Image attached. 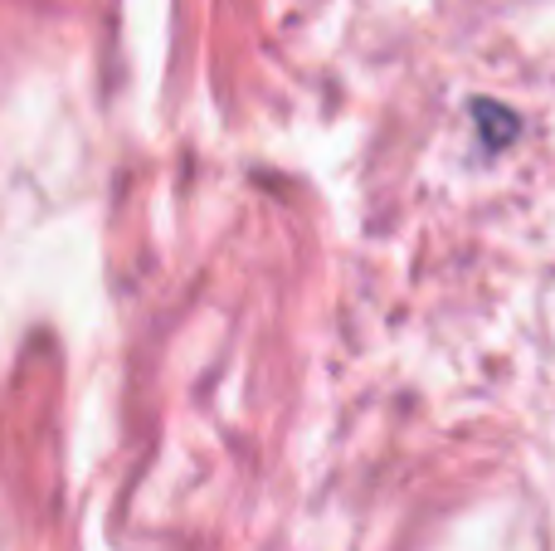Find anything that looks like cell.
I'll list each match as a JSON object with an SVG mask.
<instances>
[{"label": "cell", "mask_w": 555, "mask_h": 551, "mask_svg": "<svg viewBox=\"0 0 555 551\" xmlns=\"http://www.w3.org/2000/svg\"><path fill=\"white\" fill-rule=\"evenodd\" d=\"M473 113H478V132L488 127V146H507L512 137H517V117L507 113V107H498V103H473Z\"/></svg>", "instance_id": "1"}]
</instances>
